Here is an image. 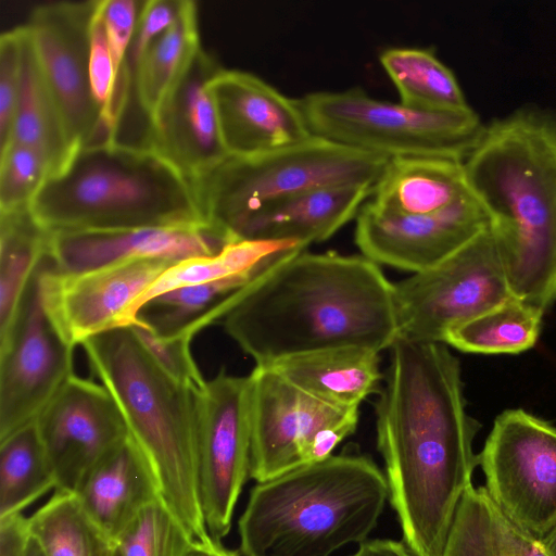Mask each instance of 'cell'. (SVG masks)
Listing matches in <instances>:
<instances>
[{"label": "cell", "mask_w": 556, "mask_h": 556, "mask_svg": "<svg viewBox=\"0 0 556 556\" xmlns=\"http://www.w3.org/2000/svg\"><path fill=\"white\" fill-rule=\"evenodd\" d=\"M55 488L35 420L0 440V517L22 513Z\"/></svg>", "instance_id": "d6a6232c"}, {"label": "cell", "mask_w": 556, "mask_h": 556, "mask_svg": "<svg viewBox=\"0 0 556 556\" xmlns=\"http://www.w3.org/2000/svg\"><path fill=\"white\" fill-rule=\"evenodd\" d=\"M175 262L146 258L78 274H61L49 256L42 276L48 304L68 341L76 346L104 331L134 325L136 302Z\"/></svg>", "instance_id": "e0dca14e"}, {"label": "cell", "mask_w": 556, "mask_h": 556, "mask_svg": "<svg viewBox=\"0 0 556 556\" xmlns=\"http://www.w3.org/2000/svg\"><path fill=\"white\" fill-rule=\"evenodd\" d=\"M442 556H548L542 541L515 525L484 486L465 491Z\"/></svg>", "instance_id": "d4e9b609"}, {"label": "cell", "mask_w": 556, "mask_h": 556, "mask_svg": "<svg viewBox=\"0 0 556 556\" xmlns=\"http://www.w3.org/2000/svg\"><path fill=\"white\" fill-rule=\"evenodd\" d=\"M42 262L0 340V440L36 420L74 375L75 346L48 304Z\"/></svg>", "instance_id": "7c38bea8"}, {"label": "cell", "mask_w": 556, "mask_h": 556, "mask_svg": "<svg viewBox=\"0 0 556 556\" xmlns=\"http://www.w3.org/2000/svg\"><path fill=\"white\" fill-rule=\"evenodd\" d=\"M355 218L354 239L362 255L413 274L444 262L490 225L470 191L441 211L421 215L387 214L367 201Z\"/></svg>", "instance_id": "2e32d148"}, {"label": "cell", "mask_w": 556, "mask_h": 556, "mask_svg": "<svg viewBox=\"0 0 556 556\" xmlns=\"http://www.w3.org/2000/svg\"><path fill=\"white\" fill-rule=\"evenodd\" d=\"M210 89L230 157L267 153L312 137L298 100L250 72L223 67Z\"/></svg>", "instance_id": "d6986e66"}, {"label": "cell", "mask_w": 556, "mask_h": 556, "mask_svg": "<svg viewBox=\"0 0 556 556\" xmlns=\"http://www.w3.org/2000/svg\"><path fill=\"white\" fill-rule=\"evenodd\" d=\"M377 446L404 543L442 556L459 502L479 465V422L468 415L460 370L418 359L390 369L376 403Z\"/></svg>", "instance_id": "7a4b0ae2"}, {"label": "cell", "mask_w": 556, "mask_h": 556, "mask_svg": "<svg viewBox=\"0 0 556 556\" xmlns=\"http://www.w3.org/2000/svg\"><path fill=\"white\" fill-rule=\"evenodd\" d=\"M542 543L548 556H556V527L542 541Z\"/></svg>", "instance_id": "f6af8a7d"}, {"label": "cell", "mask_w": 556, "mask_h": 556, "mask_svg": "<svg viewBox=\"0 0 556 556\" xmlns=\"http://www.w3.org/2000/svg\"><path fill=\"white\" fill-rule=\"evenodd\" d=\"M117 556L118 553H117ZM190 556H239L238 552L228 549L220 542L198 543Z\"/></svg>", "instance_id": "ee69618b"}, {"label": "cell", "mask_w": 556, "mask_h": 556, "mask_svg": "<svg viewBox=\"0 0 556 556\" xmlns=\"http://www.w3.org/2000/svg\"><path fill=\"white\" fill-rule=\"evenodd\" d=\"M10 143L22 144L38 152L50 165L52 176L73 155L25 25L22 26L20 92Z\"/></svg>", "instance_id": "484cf974"}, {"label": "cell", "mask_w": 556, "mask_h": 556, "mask_svg": "<svg viewBox=\"0 0 556 556\" xmlns=\"http://www.w3.org/2000/svg\"><path fill=\"white\" fill-rule=\"evenodd\" d=\"M463 167L511 294L544 312L556 300V114L525 106L494 119Z\"/></svg>", "instance_id": "3957f363"}, {"label": "cell", "mask_w": 556, "mask_h": 556, "mask_svg": "<svg viewBox=\"0 0 556 556\" xmlns=\"http://www.w3.org/2000/svg\"><path fill=\"white\" fill-rule=\"evenodd\" d=\"M26 556H45L37 541L31 536Z\"/></svg>", "instance_id": "bcb514c9"}, {"label": "cell", "mask_w": 556, "mask_h": 556, "mask_svg": "<svg viewBox=\"0 0 556 556\" xmlns=\"http://www.w3.org/2000/svg\"><path fill=\"white\" fill-rule=\"evenodd\" d=\"M89 75L93 97L103 110L104 122L112 139L116 141L113 101L117 77L105 27L99 11V0L90 27Z\"/></svg>", "instance_id": "f35d334b"}, {"label": "cell", "mask_w": 556, "mask_h": 556, "mask_svg": "<svg viewBox=\"0 0 556 556\" xmlns=\"http://www.w3.org/2000/svg\"><path fill=\"white\" fill-rule=\"evenodd\" d=\"M219 323L255 365L311 351L389 350L399 336L394 283L364 255L283 252L178 334Z\"/></svg>", "instance_id": "6da1fadb"}, {"label": "cell", "mask_w": 556, "mask_h": 556, "mask_svg": "<svg viewBox=\"0 0 556 556\" xmlns=\"http://www.w3.org/2000/svg\"><path fill=\"white\" fill-rule=\"evenodd\" d=\"M372 191L371 185L329 186L277 199L250 215L235 240L292 241L306 249L356 217Z\"/></svg>", "instance_id": "44dd1931"}, {"label": "cell", "mask_w": 556, "mask_h": 556, "mask_svg": "<svg viewBox=\"0 0 556 556\" xmlns=\"http://www.w3.org/2000/svg\"><path fill=\"white\" fill-rule=\"evenodd\" d=\"M51 176L50 165L38 152L10 143L0 151V213L30 207L35 195Z\"/></svg>", "instance_id": "d590c367"}, {"label": "cell", "mask_w": 556, "mask_h": 556, "mask_svg": "<svg viewBox=\"0 0 556 556\" xmlns=\"http://www.w3.org/2000/svg\"><path fill=\"white\" fill-rule=\"evenodd\" d=\"M131 327L144 349L169 376L194 389L204 387L206 380L191 354L190 339L159 336L140 319Z\"/></svg>", "instance_id": "74e56055"}, {"label": "cell", "mask_w": 556, "mask_h": 556, "mask_svg": "<svg viewBox=\"0 0 556 556\" xmlns=\"http://www.w3.org/2000/svg\"><path fill=\"white\" fill-rule=\"evenodd\" d=\"M250 377L224 368L199 392V489L208 534L220 542L250 476Z\"/></svg>", "instance_id": "5bb4252c"}, {"label": "cell", "mask_w": 556, "mask_h": 556, "mask_svg": "<svg viewBox=\"0 0 556 556\" xmlns=\"http://www.w3.org/2000/svg\"><path fill=\"white\" fill-rule=\"evenodd\" d=\"M142 4L143 1L137 0H99V11L105 27L117 79L134 37Z\"/></svg>", "instance_id": "60d3db41"}, {"label": "cell", "mask_w": 556, "mask_h": 556, "mask_svg": "<svg viewBox=\"0 0 556 556\" xmlns=\"http://www.w3.org/2000/svg\"><path fill=\"white\" fill-rule=\"evenodd\" d=\"M29 518L45 556H117L116 543L90 518L74 492L54 490Z\"/></svg>", "instance_id": "4dcf8cb0"}, {"label": "cell", "mask_w": 556, "mask_h": 556, "mask_svg": "<svg viewBox=\"0 0 556 556\" xmlns=\"http://www.w3.org/2000/svg\"><path fill=\"white\" fill-rule=\"evenodd\" d=\"M249 377L250 477L257 483L328 458L356 430L359 408L314 399L268 366L255 365Z\"/></svg>", "instance_id": "9c48e42d"}, {"label": "cell", "mask_w": 556, "mask_h": 556, "mask_svg": "<svg viewBox=\"0 0 556 556\" xmlns=\"http://www.w3.org/2000/svg\"><path fill=\"white\" fill-rule=\"evenodd\" d=\"M389 159L312 136L295 146L249 157H228L193 182L205 220L231 241L263 205L304 190L375 186Z\"/></svg>", "instance_id": "52a82bcc"}, {"label": "cell", "mask_w": 556, "mask_h": 556, "mask_svg": "<svg viewBox=\"0 0 556 556\" xmlns=\"http://www.w3.org/2000/svg\"><path fill=\"white\" fill-rule=\"evenodd\" d=\"M379 354L365 346L345 345L295 354L264 366L324 403L359 408L369 394L380 391Z\"/></svg>", "instance_id": "603a6c76"}, {"label": "cell", "mask_w": 556, "mask_h": 556, "mask_svg": "<svg viewBox=\"0 0 556 556\" xmlns=\"http://www.w3.org/2000/svg\"><path fill=\"white\" fill-rule=\"evenodd\" d=\"M197 544L162 498L144 507L116 540L119 556H190Z\"/></svg>", "instance_id": "e575fe53"}, {"label": "cell", "mask_w": 556, "mask_h": 556, "mask_svg": "<svg viewBox=\"0 0 556 556\" xmlns=\"http://www.w3.org/2000/svg\"><path fill=\"white\" fill-rule=\"evenodd\" d=\"M543 311L515 296L452 328L444 340L477 354H518L531 349L541 331Z\"/></svg>", "instance_id": "1f68e13d"}, {"label": "cell", "mask_w": 556, "mask_h": 556, "mask_svg": "<svg viewBox=\"0 0 556 556\" xmlns=\"http://www.w3.org/2000/svg\"><path fill=\"white\" fill-rule=\"evenodd\" d=\"M296 249L304 248L292 241L241 240L227 244L216 254L177 262L167 267L136 302L131 312L134 325L138 323L140 309L161 294L253 271L271 257Z\"/></svg>", "instance_id": "f546056e"}, {"label": "cell", "mask_w": 556, "mask_h": 556, "mask_svg": "<svg viewBox=\"0 0 556 556\" xmlns=\"http://www.w3.org/2000/svg\"><path fill=\"white\" fill-rule=\"evenodd\" d=\"M186 0L143 1L138 24L117 79V89L131 100L136 66L149 46L178 18Z\"/></svg>", "instance_id": "8d00e7d4"}, {"label": "cell", "mask_w": 556, "mask_h": 556, "mask_svg": "<svg viewBox=\"0 0 556 556\" xmlns=\"http://www.w3.org/2000/svg\"><path fill=\"white\" fill-rule=\"evenodd\" d=\"M30 540L28 517L22 513L0 517V556H26Z\"/></svg>", "instance_id": "b9f144b4"}, {"label": "cell", "mask_w": 556, "mask_h": 556, "mask_svg": "<svg viewBox=\"0 0 556 556\" xmlns=\"http://www.w3.org/2000/svg\"><path fill=\"white\" fill-rule=\"evenodd\" d=\"M50 238L30 207L0 213V340L12 328L26 289L49 252Z\"/></svg>", "instance_id": "83f0119b"}, {"label": "cell", "mask_w": 556, "mask_h": 556, "mask_svg": "<svg viewBox=\"0 0 556 556\" xmlns=\"http://www.w3.org/2000/svg\"><path fill=\"white\" fill-rule=\"evenodd\" d=\"M35 421L55 490L74 493L92 468L129 437L109 391L75 374Z\"/></svg>", "instance_id": "9a60e30c"}, {"label": "cell", "mask_w": 556, "mask_h": 556, "mask_svg": "<svg viewBox=\"0 0 556 556\" xmlns=\"http://www.w3.org/2000/svg\"><path fill=\"white\" fill-rule=\"evenodd\" d=\"M22 26L0 36V151L10 142L21 84Z\"/></svg>", "instance_id": "ab89813d"}, {"label": "cell", "mask_w": 556, "mask_h": 556, "mask_svg": "<svg viewBox=\"0 0 556 556\" xmlns=\"http://www.w3.org/2000/svg\"><path fill=\"white\" fill-rule=\"evenodd\" d=\"M394 283L399 334L444 343L447 332L514 295L490 228L439 265Z\"/></svg>", "instance_id": "30bf717a"}, {"label": "cell", "mask_w": 556, "mask_h": 556, "mask_svg": "<svg viewBox=\"0 0 556 556\" xmlns=\"http://www.w3.org/2000/svg\"><path fill=\"white\" fill-rule=\"evenodd\" d=\"M75 493L115 543L144 507L162 498L150 463L130 437L92 468Z\"/></svg>", "instance_id": "7402d4cb"}, {"label": "cell", "mask_w": 556, "mask_h": 556, "mask_svg": "<svg viewBox=\"0 0 556 556\" xmlns=\"http://www.w3.org/2000/svg\"><path fill=\"white\" fill-rule=\"evenodd\" d=\"M296 100L312 136L387 159L464 161L485 126L471 108L416 110L401 102L377 100L359 87L314 91Z\"/></svg>", "instance_id": "ba28073f"}, {"label": "cell", "mask_w": 556, "mask_h": 556, "mask_svg": "<svg viewBox=\"0 0 556 556\" xmlns=\"http://www.w3.org/2000/svg\"><path fill=\"white\" fill-rule=\"evenodd\" d=\"M200 47L197 4L186 0L177 21L139 60L132 76L128 111L136 104L150 126L161 103Z\"/></svg>", "instance_id": "4316f807"}, {"label": "cell", "mask_w": 556, "mask_h": 556, "mask_svg": "<svg viewBox=\"0 0 556 556\" xmlns=\"http://www.w3.org/2000/svg\"><path fill=\"white\" fill-rule=\"evenodd\" d=\"M379 61L394 84L400 102L424 111H458L470 108L453 72L429 49L394 47Z\"/></svg>", "instance_id": "f1b7e54d"}, {"label": "cell", "mask_w": 556, "mask_h": 556, "mask_svg": "<svg viewBox=\"0 0 556 556\" xmlns=\"http://www.w3.org/2000/svg\"><path fill=\"white\" fill-rule=\"evenodd\" d=\"M208 223L187 226L51 232L49 256L56 271L78 274L146 258L180 262L213 255L231 243Z\"/></svg>", "instance_id": "ffe728a7"}, {"label": "cell", "mask_w": 556, "mask_h": 556, "mask_svg": "<svg viewBox=\"0 0 556 556\" xmlns=\"http://www.w3.org/2000/svg\"><path fill=\"white\" fill-rule=\"evenodd\" d=\"M97 2L41 4L25 24L73 153L114 141L90 84V27Z\"/></svg>", "instance_id": "4fadbf2b"}, {"label": "cell", "mask_w": 556, "mask_h": 556, "mask_svg": "<svg viewBox=\"0 0 556 556\" xmlns=\"http://www.w3.org/2000/svg\"><path fill=\"white\" fill-rule=\"evenodd\" d=\"M261 267L245 274L182 287L161 294L147 303L137 318L159 336H174L206 314L224 298L248 283Z\"/></svg>", "instance_id": "836d02e7"}, {"label": "cell", "mask_w": 556, "mask_h": 556, "mask_svg": "<svg viewBox=\"0 0 556 556\" xmlns=\"http://www.w3.org/2000/svg\"><path fill=\"white\" fill-rule=\"evenodd\" d=\"M80 345L92 375L115 401L130 439L150 463L162 501L194 541H213L199 489V392L203 388L169 376L131 326L104 331Z\"/></svg>", "instance_id": "277c9868"}, {"label": "cell", "mask_w": 556, "mask_h": 556, "mask_svg": "<svg viewBox=\"0 0 556 556\" xmlns=\"http://www.w3.org/2000/svg\"><path fill=\"white\" fill-rule=\"evenodd\" d=\"M222 68L201 46L151 121L147 148L192 182L229 157L210 89Z\"/></svg>", "instance_id": "ac0fdd59"}, {"label": "cell", "mask_w": 556, "mask_h": 556, "mask_svg": "<svg viewBox=\"0 0 556 556\" xmlns=\"http://www.w3.org/2000/svg\"><path fill=\"white\" fill-rule=\"evenodd\" d=\"M478 457L497 507L543 541L556 527V428L521 408L507 409Z\"/></svg>", "instance_id": "8fae6325"}, {"label": "cell", "mask_w": 556, "mask_h": 556, "mask_svg": "<svg viewBox=\"0 0 556 556\" xmlns=\"http://www.w3.org/2000/svg\"><path fill=\"white\" fill-rule=\"evenodd\" d=\"M30 212L49 232L207 223L190 179L152 149L119 141L75 151Z\"/></svg>", "instance_id": "8992f818"}, {"label": "cell", "mask_w": 556, "mask_h": 556, "mask_svg": "<svg viewBox=\"0 0 556 556\" xmlns=\"http://www.w3.org/2000/svg\"><path fill=\"white\" fill-rule=\"evenodd\" d=\"M389 489L367 456L331 455L258 482L238 522L242 556H330L362 543Z\"/></svg>", "instance_id": "5b68a950"}, {"label": "cell", "mask_w": 556, "mask_h": 556, "mask_svg": "<svg viewBox=\"0 0 556 556\" xmlns=\"http://www.w3.org/2000/svg\"><path fill=\"white\" fill-rule=\"evenodd\" d=\"M350 556H417L404 542L393 540H372L361 543L358 549Z\"/></svg>", "instance_id": "7bdbcfd3"}, {"label": "cell", "mask_w": 556, "mask_h": 556, "mask_svg": "<svg viewBox=\"0 0 556 556\" xmlns=\"http://www.w3.org/2000/svg\"><path fill=\"white\" fill-rule=\"evenodd\" d=\"M468 193L463 161L400 156L388 160L369 202L387 214L421 215L441 211Z\"/></svg>", "instance_id": "cb8c5ba5"}]
</instances>
